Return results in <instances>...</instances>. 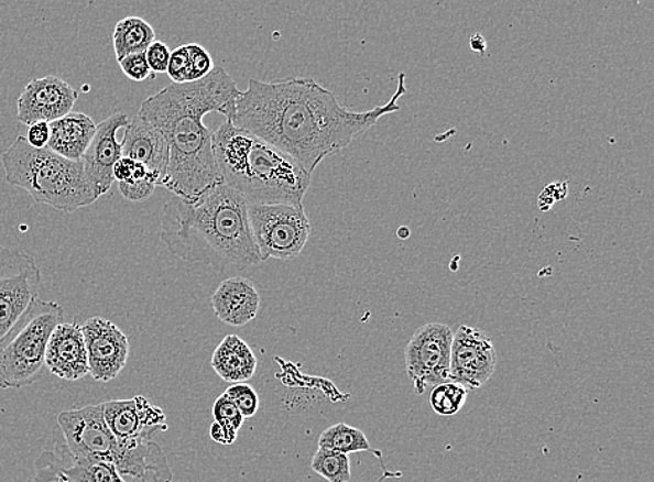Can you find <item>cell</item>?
Here are the masks:
<instances>
[{
  "label": "cell",
  "instance_id": "cell-1",
  "mask_svg": "<svg viewBox=\"0 0 654 482\" xmlns=\"http://www.w3.org/2000/svg\"><path fill=\"white\" fill-rule=\"evenodd\" d=\"M401 73L394 96L368 112H352L313 78L265 83L251 78L240 92L232 123L258 135L312 173L327 156L347 149L385 114L400 111L407 92Z\"/></svg>",
  "mask_w": 654,
  "mask_h": 482
},
{
  "label": "cell",
  "instance_id": "cell-2",
  "mask_svg": "<svg viewBox=\"0 0 654 482\" xmlns=\"http://www.w3.org/2000/svg\"><path fill=\"white\" fill-rule=\"evenodd\" d=\"M237 83L222 67L201 80L167 86L141 103L139 117L161 131L170 149V164L161 187L182 198L197 197L222 183L214 155V131L207 113L232 120L240 96Z\"/></svg>",
  "mask_w": 654,
  "mask_h": 482
},
{
  "label": "cell",
  "instance_id": "cell-3",
  "mask_svg": "<svg viewBox=\"0 0 654 482\" xmlns=\"http://www.w3.org/2000/svg\"><path fill=\"white\" fill-rule=\"evenodd\" d=\"M161 240L190 264L239 271L263 264L249 222L248 202L219 183L197 197L174 196L162 209Z\"/></svg>",
  "mask_w": 654,
  "mask_h": 482
},
{
  "label": "cell",
  "instance_id": "cell-4",
  "mask_svg": "<svg viewBox=\"0 0 654 482\" xmlns=\"http://www.w3.org/2000/svg\"><path fill=\"white\" fill-rule=\"evenodd\" d=\"M214 155L222 183L248 204H302L310 187L295 160L229 119L214 131Z\"/></svg>",
  "mask_w": 654,
  "mask_h": 482
},
{
  "label": "cell",
  "instance_id": "cell-5",
  "mask_svg": "<svg viewBox=\"0 0 654 482\" xmlns=\"http://www.w3.org/2000/svg\"><path fill=\"white\" fill-rule=\"evenodd\" d=\"M57 424L73 459L102 460L135 482H172V470L159 445L118 441L105 423L102 403L62 412Z\"/></svg>",
  "mask_w": 654,
  "mask_h": 482
},
{
  "label": "cell",
  "instance_id": "cell-6",
  "mask_svg": "<svg viewBox=\"0 0 654 482\" xmlns=\"http://www.w3.org/2000/svg\"><path fill=\"white\" fill-rule=\"evenodd\" d=\"M10 185L24 188L36 202L57 211L75 212L91 206L98 194L88 180L83 161H70L45 149H34L19 135L2 155Z\"/></svg>",
  "mask_w": 654,
  "mask_h": 482
},
{
  "label": "cell",
  "instance_id": "cell-7",
  "mask_svg": "<svg viewBox=\"0 0 654 482\" xmlns=\"http://www.w3.org/2000/svg\"><path fill=\"white\" fill-rule=\"evenodd\" d=\"M65 319V308L36 297L0 338V390L35 384L45 369V350L52 331Z\"/></svg>",
  "mask_w": 654,
  "mask_h": 482
},
{
  "label": "cell",
  "instance_id": "cell-8",
  "mask_svg": "<svg viewBox=\"0 0 654 482\" xmlns=\"http://www.w3.org/2000/svg\"><path fill=\"white\" fill-rule=\"evenodd\" d=\"M249 222L261 261H290L306 248L312 224L302 204H248Z\"/></svg>",
  "mask_w": 654,
  "mask_h": 482
},
{
  "label": "cell",
  "instance_id": "cell-9",
  "mask_svg": "<svg viewBox=\"0 0 654 482\" xmlns=\"http://www.w3.org/2000/svg\"><path fill=\"white\" fill-rule=\"evenodd\" d=\"M454 331L442 322H430L418 328L405 349L406 374L417 395L427 387L449 381V359Z\"/></svg>",
  "mask_w": 654,
  "mask_h": 482
},
{
  "label": "cell",
  "instance_id": "cell-10",
  "mask_svg": "<svg viewBox=\"0 0 654 482\" xmlns=\"http://www.w3.org/2000/svg\"><path fill=\"white\" fill-rule=\"evenodd\" d=\"M42 275L24 251L0 248V338L39 297Z\"/></svg>",
  "mask_w": 654,
  "mask_h": 482
},
{
  "label": "cell",
  "instance_id": "cell-11",
  "mask_svg": "<svg viewBox=\"0 0 654 482\" xmlns=\"http://www.w3.org/2000/svg\"><path fill=\"white\" fill-rule=\"evenodd\" d=\"M497 366V350L493 340L479 329L460 325L454 332L451 359H449V381L479 390L488 384Z\"/></svg>",
  "mask_w": 654,
  "mask_h": 482
},
{
  "label": "cell",
  "instance_id": "cell-12",
  "mask_svg": "<svg viewBox=\"0 0 654 482\" xmlns=\"http://www.w3.org/2000/svg\"><path fill=\"white\" fill-rule=\"evenodd\" d=\"M90 375L98 382L117 380L128 364L129 338L117 324L101 317L81 325Z\"/></svg>",
  "mask_w": 654,
  "mask_h": 482
},
{
  "label": "cell",
  "instance_id": "cell-13",
  "mask_svg": "<svg viewBox=\"0 0 654 482\" xmlns=\"http://www.w3.org/2000/svg\"><path fill=\"white\" fill-rule=\"evenodd\" d=\"M102 410L108 428L123 443L153 441L154 435L167 429L165 413L144 396L105 402Z\"/></svg>",
  "mask_w": 654,
  "mask_h": 482
},
{
  "label": "cell",
  "instance_id": "cell-14",
  "mask_svg": "<svg viewBox=\"0 0 654 482\" xmlns=\"http://www.w3.org/2000/svg\"><path fill=\"white\" fill-rule=\"evenodd\" d=\"M77 98L75 88L59 77L35 78L18 99V120L25 125L54 122L72 112Z\"/></svg>",
  "mask_w": 654,
  "mask_h": 482
},
{
  "label": "cell",
  "instance_id": "cell-15",
  "mask_svg": "<svg viewBox=\"0 0 654 482\" xmlns=\"http://www.w3.org/2000/svg\"><path fill=\"white\" fill-rule=\"evenodd\" d=\"M130 122L129 114L115 112L97 124L96 134L83 155L84 171L98 197L105 196L113 185V166L122 158V143L117 139L118 131Z\"/></svg>",
  "mask_w": 654,
  "mask_h": 482
},
{
  "label": "cell",
  "instance_id": "cell-16",
  "mask_svg": "<svg viewBox=\"0 0 654 482\" xmlns=\"http://www.w3.org/2000/svg\"><path fill=\"white\" fill-rule=\"evenodd\" d=\"M45 366L65 381H78L90 374L81 325L61 322L52 331L45 350Z\"/></svg>",
  "mask_w": 654,
  "mask_h": 482
},
{
  "label": "cell",
  "instance_id": "cell-17",
  "mask_svg": "<svg viewBox=\"0 0 654 482\" xmlns=\"http://www.w3.org/2000/svg\"><path fill=\"white\" fill-rule=\"evenodd\" d=\"M122 155L143 164L146 169L160 177V187L165 180L167 164H170V149L161 131L149 120L139 114L126 125L122 141Z\"/></svg>",
  "mask_w": 654,
  "mask_h": 482
},
{
  "label": "cell",
  "instance_id": "cell-18",
  "mask_svg": "<svg viewBox=\"0 0 654 482\" xmlns=\"http://www.w3.org/2000/svg\"><path fill=\"white\" fill-rule=\"evenodd\" d=\"M211 304L219 321L240 328L258 317L261 298L253 282L233 276L218 286Z\"/></svg>",
  "mask_w": 654,
  "mask_h": 482
},
{
  "label": "cell",
  "instance_id": "cell-19",
  "mask_svg": "<svg viewBox=\"0 0 654 482\" xmlns=\"http://www.w3.org/2000/svg\"><path fill=\"white\" fill-rule=\"evenodd\" d=\"M46 454L55 465L36 460L35 482H126L113 464L102 460L73 459L69 454L70 465H65L63 459Z\"/></svg>",
  "mask_w": 654,
  "mask_h": 482
},
{
  "label": "cell",
  "instance_id": "cell-20",
  "mask_svg": "<svg viewBox=\"0 0 654 482\" xmlns=\"http://www.w3.org/2000/svg\"><path fill=\"white\" fill-rule=\"evenodd\" d=\"M48 149L70 161H81L90 145L97 124L86 113L70 112L50 123Z\"/></svg>",
  "mask_w": 654,
  "mask_h": 482
},
{
  "label": "cell",
  "instance_id": "cell-21",
  "mask_svg": "<svg viewBox=\"0 0 654 482\" xmlns=\"http://www.w3.org/2000/svg\"><path fill=\"white\" fill-rule=\"evenodd\" d=\"M259 361L250 346L237 335H228L212 354L211 366L224 381L239 384L253 379Z\"/></svg>",
  "mask_w": 654,
  "mask_h": 482
},
{
  "label": "cell",
  "instance_id": "cell-22",
  "mask_svg": "<svg viewBox=\"0 0 654 482\" xmlns=\"http://www.w3.org/2000/svg\"><path fill=\"white\" fill-rule=\"evenodd\" d=\"M112 41L115 56L119 62L126 56L145 52L155 41V31L149 21L132 15L115 25Z\"/></svg>",
  "mask_w": 654,
  "mask_h": 482
},
{
  "label": "cell",
  "instance_id": "cell-23",
  "mask_svg": "<svg viewBox=\"0 0 654 482\" xmlns=\"http://www.w3.org/2000/svg\"><path fill=\"white\" fill-rule=\"evenodd\" d=\"M318 448L345 454L371 452L379 459L383 458L380 450L370 447L369 439L363 431L345 423L335 424L323 431L318 438Z\"/></svg>",
  "mask_w": 654,
  "mask_h": 482
},
{
  "label": "cell",
  "instance_id": "cell-24",
  "mask_svg": "<svg viewBox=\"0 0 654 482\" xmlns=\"http://www.w3.org/2000/svg\"><path fill=\"white\" fill-rule=\"evenodd\" d=\"M467 399V387L453 381L433 386L430 396H428V403H430L433 412L443 417L455 416L465 406Z\"/></svg>",
  "mask_w": 654,
  "mask_h": 482
},
{
  "label": "cell",
  "instance_id": "cell-25",
  "mask_svg": "<svg viewBox=\"0 0 654 482\" xmlns=\"http://www.w3.org/2000/svg\"><path fill=\"white\" fill-rule=\"evenodd\" d=\"M312 470L328 482H349L352 479L349 454L318 448L313 456Z\"/></svg>",
  "mask_w": 654,
  "mask_h": 482
},
{
  "label": "cell",
  "instance_id": "cell-26",
  "mask_svg": "<svg viewBox=\"0 0 654 482\" xmlns=\"http://www.w3.org/2000/svg\"><path fill=\"white\" fill-rule=\"evenodd\" d=\"M225 395H227L229 399L233 402V405L238 407V410L242 413L244 420L246 418L254 417L255 413L259 412L260 399L258 392H255L249 384H246V382H239V384L229 386L228 390L225 391Z\"/></svg>",
  "mask_w": 654,
  "mask_h": 482
},
{
  "label": "cell",
  "instance_id": "cell-27",
  "mask_svg": "<svg viewBox=\"0 0 654 482\" xmlns=\"http://www.w3.org/2000/svg\"><path fill=\"white\" fill-rule=\"evenodd\" d=\"M188 51V76L190 83L201 80L209 73L216 69L211 55L206 48L198 44H187Z\"/></svg>",
  "mask_w": 654,
  "mask_h": 482
},
{
  "label": "cell",
  "instance_id": "cell-28",
  "mask_svg": "<svg viewBox=\"0 0 654 482\" xmlns=\"http://www.w3.org/2000/svg\"><path fill=\"white\" fill-rule=\"evenodd\" d=\"M160 177L150 172L143 180L132 183H118L119 191L128 201L140 202L153 196L155 188L160 186Z\"/></svg>",
  "mask_w": 654,
  "mask_h": 482
},
{
  "label": "cell",
  "instance_id": "cell-29",
  "mask_svg": "<svg viewBox=\"0 0 654 482\" xmlns=\"http://www.w3.org/2000/svg\"><path fill=\"white\" fill-rule=\"evenodd\" d=\"M212 417L214 421L222 424V426L238 432L244 423L242 413L238 410V407L233 405V402L225 393L214 403Z\"/></svg>",
  "mask_w": 654,
  "mask_h": 482
},
{
  "label": "cell",
  "instance_id": "cell-30",
  "mask_svg": "<svg viewBox=\"0 0 654 482\" xmlns=\"http://www.w3.org/2000/svg\"><path fill=\"white\" fill-rule=\"evenodd\" d=\"M118 63L123 75L130 78V80L141 83L151 76L150 66L145 59V52L126 56Z\"/></svg>",
  "mask_w": 654,
  "mask_h": 482
},
{
  "label": "cell",
  "instance_id": "cell-31",
  "mask_svg": "<svg viewBox=\"0 0 654 482\" xmlns=\"http://www.w3.org/2000/svg\"><path fill=\"white\" fill-rule=\"evenodd\" d=\"M151 171L143 164L122 156L113 166V179L118 183L143 180Z\"/></svg>",
  "mask_w": 654,
  "mask_h": 482
},
{
  "label": "cell",
  "instance_id": "cell-32",
  "mask_svg": "<svg viewBox=\"0 0 654 482\" xmlns=\"http://www.w3.org/2000/svg\"><path fill=\"white\" fill-rule=\"evenodd\" d=\"M166 75L171 77L172 81L177 84L190 83V76H188L187 45L177 46L176 50L171 52Z\"/></svg>",
  "mask_w": 654,
  "mask_h": 482
},
{
  "label": "cell",
  "instance_id": "cell-33",
  "mask_svg": "<svg viewBox=\"0 0 654 482\" xmlns=\"http://www.w3.org/2000/svg\"><path fill=\"white\" fill-rule=\"evenodd\" d=\"M171 50L161 41H154L145 51V59L149 63L150 70L155 75H165L167 65H170Z\"/></svg>",
  "mask_w": 654,
  "mask_h": 482
},
{
  "label": "cell",
  "instance_id": "cell-34",
  "mask_svg": "<svg viewBox=\"0 0 654 482\" xmlns=\"http://www.w3.org/2000/svg\"><path fill=\"white\" fill-rule=\"evenodd\" d=\"M50 138V123L46 122H36L29 125L28 135H25V140L34 149H45V146H48Z\"/></svg>",
  "mask_w": 654,
  "mask_h": 482
},
{
  "label": "cell",
  "instance_id": "cell-35",
  "mask_svg": "<svg viewBox=\"0 0 654 482\" xmlns=\"http://www.w3.org/2000/svg\"><path fill=\"white\" fill-rule=\"evenodd\" d=\"M209 437H211L212 441H216L217 443L232 445L235 441H237L238 431H233V429L214 421L211 424V428H209Z\"/></svg>",
  "mask_w": 654,
  "mask_h": 482
},
{
  "label": "cell",
  "instance_id": "cell-36",
  "mask_svg": "<svg viewBox=\"0 0 654 482\" xmlns=\"http://www.w3.org/2000/svg\"><path fill=\"white\" fill-rule=\"evenodd\" d=\"M470 48L478 52V54L483 55L486 48H488V42H486L483 35L475 34L472 35V39H470Z\"/></svg>",
  "mask_w": 654,
  "mask_h": 482
},
{
  "label": "cell",
  "instance_id": "cell-37",
  "mask_svg": "<svg viewBox=\"0 0 654 482\" xmlns=\"http://www.w3.org/2000/svg\"><path fill=\"white\" fill-rule=\"evenodd\" d=\"M379 460H380L381 468H383V475H381L380 479L377 480L375 482H383L389 479H401L402 474L400 473V471L386 470L383 458H380Z\"/></svg>",
  "mask_w": 654,
  "mask_h": 482
}]
</instances>
